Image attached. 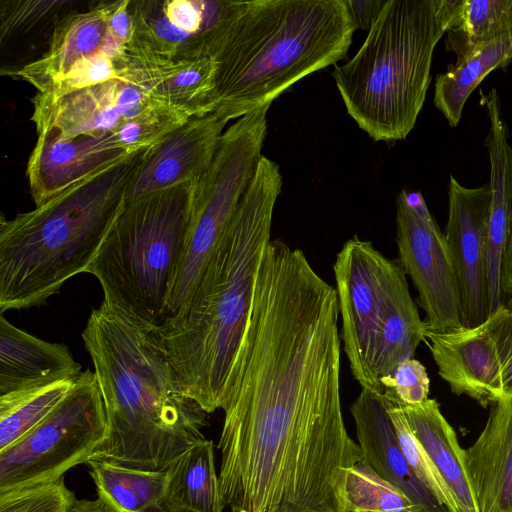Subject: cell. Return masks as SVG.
<instances>
[{
    "mask_svg": "<svg viewBox=\"0 0 512 512\" xmlns=\"http://www.w3.org/2000/svg\"><path fill=\"white\" fill-rule=\"evenodd\" d=\"M502 370L505 395L512 394V296L490 316Z\"/></svg>",
    "mask_w": 512,
    "mask_h": 512,
    "instance_id": "836d02e7",
    "label": "cell"
},
{
    "mask_svg": "<svg viewBox=\"0 0 512 512\" xmlns=\"http://www.w3.org/2000/svg\"><path fill=\"white\" fill-rule=\"evenodd\" d=\"M162 512H222L214 444L203 439L178 456L167 469Z\"/></svg>",
    "mask_w": 512,
    "mask_h": 512,
    "instance_id": "cb8c5ba5",
    "label": "cell"
},
{
    "mask_svg": "<svg viewBox=\"0 0 512 512\" xmlns=\"http://www.w3.org/2000/svg\"><path fill=\"white\" fill-rule=\"evenodd\" d=\"M355 26L344 0L239 4L215 41L209 113L228 122L265 105L347 54Z\"/></svg>",
    "mask_w": 512,
    "mask_h": 512,
    "instance_id": "277c9868",
    "label": "cell"
},
{
    "mask_svg": "<svg viewBox=\"0 0 512 512\" xmlns=\"http://www.w3.org/2000/svg\"><path fill=\"white\" fill-rule=\"evenodd\" d=\"M107 430L99 384L94 372L85 370L38 425L0 451V493L63 478L87 463Z\"/></svg>",
    "mask_w": 512,
    "mask_h": 512,
    "instance_id": "30bf717a",
    "label": "cell"
},
{
    "mask_svg": "<svg viewBox=\"0 0 512 512\" xmlns=\"http://www.w3.org/2000/svg\"><path fill=\"white\" fill-rule=\"evenodd\" d=\"M384 399L397 441L411 469L448 512H459L451 490L412 432L401 407L396 402L389 401L385 397Z\"/></svg>",
    "mask_w": 512,
    "mask_h": 512,
    "instance_id": "f546056e",
    "label": "cell"
},
{
    "mask_svg": "<svg viewBox=\"0 0 512 512\" xmlns=\"http://www.w3.org/2000/svg\"><path fill=\"white\" fill-rule=\"evenodd\" d=\"M66 512H112L101 499L97 500H75Z\"/></svg>",
    "mask_w": 512,
    "mask_h": 512,
    "instance_id": "8d00e7d4",
    "label": "cell"
},
{
    "mask_svg": "<svg viewBox=\"0 0 512 512\" xmlns=\"http://www.w3.org/2000/svg\"><path fill=\"white\" fill-rule=\"evenodd\" d=\"M269 107L258 108L225 130L210 166L194 181L184 252L166 318L190 297L238 208L262 156Z\"/></svg>",
    "mask_w": 512,
    "mask_h": 512,
    "instance_id": "ba28073f",
    "label": "cell"
},
{
    "mask_svg": "<svg viewBox=\"0 0 512 512\" xmlns=\"http://www.w3.org/2000/svg\"><path fill=\"white\" fill-rule=\"evenodd\" d=\"M131 154L112 142L92 137L62 138L48 132L37 133L26 170L35 206L45 203L81 178Z\"/></svg>",
    "mask_w": 512,
    "mask_h": 512,
    "instance_id": "d6986e66",
    "label": "cell"
},
{
    "mask_svg": "<svg viewBox=\"0 0 512 512\" xmlns=\"http://www.w3.org/2000/svg\"><path fill=\"white\" fill-rule=\"evenodd\" d=\"M82 373L64 343L42 340L0 316V395L62 380Z\"/></svg>",
    "mask_w": 512,
    "mask_h": 512,
    "instance_id": "44dd1931",
    "label": "cell"
},
{
    "mask_svg": "<svg viewBox=\"0 0 512 512\" xmlns=\"http://www.w3.org/2000/svg\"><path fill=\"white\" fill-rule=\"evenodd\" d=\"M82 2L77 0H2L0 8V42L27 36L42 24L57 23Z\"/></svg>",
    "mask_w": 512,
    "mask_h": 512,
    "instance_id": "4dcf8cb0",
    "label": "cell"
},
{
    "mask_svg": "<svg viewBox=\"0 0 512 512\" xmlns=\"http://www.w3.org/2000/svg\"><path fill=\"white\" fill-rule=\"evenodd\" d=\"M501 291L503 296H512V227L502 256L500 273Z\"/></svg>",
    "mask_w": 512,
    "mask_h": 512,
    "instance_id": "d590c367",
    "label": "cell"
},
{
    "mask_svg": "<svg viewBox=\"0 0 512 512\" xmlns=\"http://www.w3.org/2000/svg\"><path fill=\"white\" fill-rule=\"evenodd\" d=\"M399 406L412 432L451 490L458 511L479 512L465 469L464 449L459 445L453 427L443 416L439 403L428 398L417 405Z\"/></svg>",
    "mask_w": 512,
    "mask_h": 512,
    "instance_id": "603a6c76",
    "label": "cell"
},
{
    "mask_svg": "<svg viewBox=\"0 0 512 512\" xmlns=\"http://www.w3.org/2000/svg\"><path fill=\"white\" fill-rule=\"evenodd\" d=\"M98 498L112 512H162L168 473L142 471L89 459Z\"/></svg>",
    "mask_w": 512,
    "mask_h": 512,
    "instance_id": "484cf974",
    "label": "cell"
},
{
    "mask_svg": "<svg viewBox=\"0 0 512 512\" xmlns=\"http://www.w3.org/2000/svg\"><path fill=\"white\" fill-rule=\"evenodd\" d=\"M194 181L127 202L86 273L104 299L159 326L167 314L190 217Z\"/></svg>",
    "mask_w": 512,
    "mask_h": 512,
    "instance_id": "52a82bcc",
    "label": "cell"
},
{
    "mask_svg": "<svg viewBox=\"0 0 512 512\" xmlns=\"http://www.w3.org/2000/svg\"><path fill=\"white\" fill-rule=\"evenodd\" d=\"M227 122L194 116L149 147L133 176L126 203L197 180L210 166Z\"/></svg>",
    "mask_w": 512,
    "mask_h": 512,
    "instance_id": "2e32d148",
    "label": "cell"
},
{
    "mask_svg": "<svg viewBox=\"0 0 512 512\" xmlns=\"http://www.w3.org/2000/svg\"><path fill=\"white\" fill-rule=\"evenodd\" d=\"M512 62V37L478 45L457 56L456 62L435 80L434 105L451 127H456L470 94L493 70Z\"/></svg>",
    "mask_w": 512,
    "mask_h": 512,
    "instance_id": "d4e9b609",
    "label": "cell"
},
{
    "mask_svg": "<svg viewBox=\"0 0 512 512\" xmlns=\"http://www.w3.org/2000/svg\"><path fill=\"white\" fill-rule=\"evenodd\" d=\"M447 50L457 56L472 48L512 37V0H456Z\"/></svg>",
    "mask_w": 512,
    "mask_h": 512,
    "instance_id": "4316f807",
    "label": "cell"
},
{
    "mask_svg": "<svg viewBox=\"0 0 512 512\" xmlns=\"http://www.w3.org/2000/svg\"><path fill=\"white\" fill-rule=\"evenodd\" d=\"M456 0H388L358 52L332 76L347 113L374 141L405 139L430 84Z\"/></svg>",
    "mask_w": 512,
    "mask_h": 512,
    "instance_id": "8992f818",
    "label": "cell"
},
{
    "mask_svg": "<svg viewBox=\"0 0 512 512\" xmlns=\"http://www.w3.org/2000/svg\"><path fill=\"white\" fill-rule=\"evenodd\" d=\"M438 374L456 395L465 394L486 408L505 395L498 349L489 317L475 327L426 329Z\"/></svg>",
    "mask_w": 512,
    "mask_h": 512,
    "instance_id": "e0dca14e",
    "label": "cell"
},
{
    "mask_svg": "<svg viewBox=\"0 0 512 512\" xmlns=\"http://www.w3.org/2000/svg\"><path fill=\"white\" fill-rule=\"evenodd\" d=\"M511 153H512V146H511Z\"/></svg>",
    "mask_w": 512,
    "mask_h": 512,
    "instance_id": "74e56055",
    "label": "cell"
},
{
    "mask_svg": "<svg viewBox=\"0 0 512 512\" xmlns=\"http://www.w3.org/2000/svg\"><path fill=\"white\" fill-rule=\"evenodd\" d=\"M350 411L362 460L379 476L403 491L417 512H448L408 464L397 441L384 395L362 388Z\"/></svg>",
    "mask_w": 512,
    "mask_h": 512,
    "instance_id": "ac0fdd59",
    "label": "cell"
},
{
    "mask_svg": "<svg viewBox=\"0 0 512 512\" xmlns=\"http://www.w3.org/2000/svg\"><path fill=\"white\" fill-rule=\"evenodd\" d=\"M337 292L295 254L263 258L222 397L220 494L232 512H348L362 460L340 394Z\"/></svg>",
    "mask_w": 512,
    "mask_h": 512,
    "instance_id": "6da1fadb",
    "label": "cell"
},
{
    "mask_svg": "<svg viewBox=\"0 0 512 512\" xmlns=\"http://www.w3.org/2000/svg\"><path fill=\"white\" fill-rule=\"evenodd\" d=\"M239 0H130L129 58L182 60L210 56Z\"/></svg>",
    "mask_w": 512,
    "mask_h": 512,
    "instance_id": "7c38bea8",
    "label": "cell"
},
{
    "mask_svg": "<svg viewBox=\"0 0 512 512\" xmlns=\"http://www.w3.org/2000/svg\"><path fill=\"white\" fill-rule=\"evenodd\" d=\"M384 397L401 405H417L428 399L430 379L425 366L411 358L402 362L393 375L380 379Z\"/></svg>",
    "mask_w": 512,
    "mask_h": 512,
    "instance_id": "d6a6232c",
    "label": "cell"
},
{
    "mask_svg": "<svg viewBox=\"0 0 512 512\" xmlns=\"http://www.w3.org/2000/svg\"><path fill=\"white\" fill-rule=\"evenodd\" d=\"M115 4L102 0L67 12L53 27L46 52L7 74L34 86L37 93H45L83 59L100 53L127 57L129 43L110 25Z\"/></svg>",
    "mask_w": 512,
    "mask_h": 512,
    "instance_id": "9a60e30c",
    "label": "cell"
},
{
    "mask_svg": "<svg viewBox=\"0 0 512 512\" xmlns=\"http://www.w3.org/2000/svg\"><path fill=\"white\" fill-rule=\"evenodd\" d=\"M348 512H417L407 495L379 476L364 460L346 475Z\"/></svg>",
    "mask_w": 512,
    "mask_h": 512,
    "instance_id": "f1b7e54d",
    "label": "cell"
},
{
    "mask_svg": "<svg viewBox=\"0 0 512 512\" xmlns=\"http://www.w3.org/2000/svg\"><path fill=\"white\" fill-rule=\"evenodd\" d=\"M490 210L489 183L467 188L450 177L444 235L459 285L466 327L478 326L491 315L487 278Z\"/></svg>",
    "mask_w": 512,
    "mask_h": 512,
    "instance_id": "5bb4252c",
    "label": "cell"
},
{
    "mask_svg": "<svg viewBox=\"0 0 512 512\" xmlns=\"http://www.w3.org/2000/svg\"><path fill=\"white\" fill-rule=\"evenodd\" d=\"M388 0H344L355 28L370 30Z\"/></svg>",
    "mask_w": 512,
    "mask_h": 512,
    "instance_id": "e575fe53",
    "label": "cell"
},
{
    "mask_svg": "<svg viewBox=\"0 0 512 512\" xmlns=\"http://www.w3.org/2000/svg\"><path fill=\"white\" fill-rule=\"evenodd\" d=\"M464 464L479 512H512V394L490 405Z\"/></svg>",
    "mask_w": 512,
    "mask_h": 512,
    "instance_id": "ffe728a7",
    "label": "cell"
},
{
    "mask_svg": "<svg viewBox=\"0 0 512 512\" xmlns=\"http://www.w3.org/2000/svg\"><path fill=\"white\" fill-rule=\"evenodd\" d=\"M128 73L155 99L188 117L209 114L216 73L212 57L182 60L129 58Z\"/></svg>",
    "mask_w": 512,
    "mask_h": 512,
    "instance_id": "7402d4cb",
    "label": "cell"
},
{
    "mask_svg": "<svg viewBox=\"0 0 512 512\" xmlns=\"http://www.w3.org/2000/svg\"><path fill=\"white\" fill-rule=\"evenodd\" d=\"M32 103L31 119L37 133L62 138L87 136L122 149L116 137L124 124L164 104L135 81L128 69L117 78L59 98L36 94Z\"/></svg>",
    "mask_w": 512,
    "mask_h": 512,
    "instance_id": "4fadbf2b",
    "label": "cell"
},
{
    "mask_svg": "<svg viewBox=\"0 0 512 512\" xmlns=\"http://www.w3.org/2000/svg\"><path fill=\"white\" fill-rule=\"evenodd\" d=\"M75 500L61 478L0 493V512H66Z\"/></svg>",
    "mask_w": 512,
    "mask_h": 512,
    "instance_id": "1f68e13d",
    "label": "cell"
},
{
    "mask_svg": "<svg viewBox=\"0 0 512 512\" xmlns=\"http://www.w3.org/2000/svg\"><path fill=\"white\" fill-rule=\"evenodd\" d=\"M147 149L81 178L31 211L1 217V314L41 305L87 271Z\"/></svg>",
    "mask_w": 512,
    "mask_h": 512,
    "instance_id": "5b68a950",
    "label": "cell"
},
{
    "mask_svg": "<svg viewBox=\"0 0 512 512\" xmlns=\"http://www.w3.org/2000/svg\"><path fill=\"white\" fill-rule=\"evenodd\" d=\"M281 187L279 166L262 155L190 297L157 326L185 394L207 414L221 408L252 305L257 271L271 241Z\"/></svg>",
    "mask_w": 512,
    "mask_h": 512,
    "instance_id": "3957f363",
    "label": "cell"
},
{
    "mask_svg": "<svg viewBox=\"0 0 512 512\" xmlns=\"http://www.w3.org/2000/svg\"><path fill=\"white\" fill-rule=\"evenodd\" d=\"M341 338L351 373L364 389L384 390L374 375L382 333L416 304L400 261L385 257L370 241H346L333 266Z\"/></svg>",
    "mask_w": 512,
    "mask_h": 512,
    "instance_id": "9c48e42d",
    "label": "cell"
},
{
    "mask_svg": "<svg viewBox=\"0 0 512 512\" xmlns=\"http://www.w3.org/2000/svg\"><path fill=\"white\" fill-rule=\"evenodd\" d=\"M75 380H62L0 395V451L38 425L62 401Z\"/></svg>",
    "mask_w": 512,
    "mask_h": 512,
    "instance_id": "83f0119b",
    "label": "cell"
},
{
    "mask_svg": "<svg viewBox=\"0 0 512 512\" xmlns=\"http://www.w3.org/2000/svg\"><path fill=\"white\" fill-rule=\"evenodd\" d=\"M396 242L398 260L426 313V329L447 331L465 326L445 235L419 192L402 190L396 198Z\"/></svg>",
    "mask_w": 512,
    "mask_h": 512,
    "instance_id": "8fae6325",
    "label": "cell"
},
{
    "mask_svg": "<svg viewBox=\"0 0 512 512\" xmlns=\"http://www.w3.org/2000/svg\"><path fill=\"white\" fill-rule=\"evenodd\" d=\"M82 339L108 422L106 437L90 459L162 472L205 439L207 413L185 394L157 326L103 299Z\"/></svg>",
    "mask_w": 512,
    "mask_h": 512,
    "instance_id": "7a4b0ae2",
    "label": "cell"
}]
</instances>
